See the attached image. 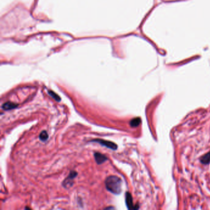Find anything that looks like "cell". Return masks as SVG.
<instances>
[{"mask_svg": "<svg viewBox=\"0 0 210 210\" xmlns=\"http://www.w3.org/2000/svg\"><path fill=\"white\" fill-rule=\"evenodd\" d=\"M141 123V119L139 117H137V118H134L133 119H132L130 121L129 125L131 127H137L138 126H139V125Z\"/></svg>", "mask_w": 210, "mask_h": 210, "instance_id": "8", "label": "cell"}, {"mask_svg": "<svg viewBox=\"0 0 210 210\" xmlns=\"http://www.w3.org/2000/svg\"><path fill=\"white\" fill-rule=\"evenodd\" d=\"M78 173L75 171H70L69 176L63 181L62 185L64 187L69 188L72 186L73 184V180L77 177Z\"/></svg>", "mask_w": 210, "mask_h": 210, "instance_id": "3", "label": "cell"}, {"mask_svg": "<svg viewBox=\"0 0 210 210\" xmlns=\"http://www.w3.org/2000/svg\"><path fill=\"white\" fill-rule=\"evenodd\" d=\"M48 137H49L48 134V133H47L46 131H42L41 133H40V136H39L40 139L42 141H43V142L47 141L48 139Z\"/></svg>", "mask_w": 210, "mask_h": 210, "instance_id": "9", "label": "cell"}, {"mask_svg": "<svg viewBox=\"0 0 210 210\" xmlns=\"http://www.w3.org/2000/svg\"><path fill=\"white\" fill-rule=\"evenodd\" d=\"M94 156L95 160L98 164H101L108 160L107 157L105 155L99 152H95L94 154Z\"/></svg>", "mask_w": 210, "mask_h": 210, "instance_id": "5", "label": "cell"}, {"mask_svg": "<svg viewBox=\"0 0 210 210\" xmlns=\"http://www.w3.org/2000/svg\"><path fill=\"white\" fill-rule=\"evenodd\" d=\"M48 94H49L53 99H54V100H56L57 102H60V101H61V97H60L56 93H54V91H48Z\"/></svg>", "mask_w": 210, "mask_h": 210, "instance_id": "10", "label": "cell"}, {"mask_svg": "<svg viewBox=\"0 0 210 210\" xmlns=\"http://www.w3.org/2000/svg\"><path fill=\"white\" fill-rule=\"evenodd\" d=\"M91 142H97L100 144L101 145L106 147L110 149H112L113 150H116L118 148L117 145L116 144H115L113 142L111 141H105V140H103V139H94L92 140Z\"/></svg>", "mask_w": 210, "mask_h": 210, "instance_id": "2", "label": "cell"}, {"mask_svg": "<svg viewBox=\"0 0 210 210\" xmlns=\"http://www.w3.org/2000/svg\"><path fill=\"white\" fill-rule=\"evenodd\" d=\"M18 106V104L11 102H7L5 104H3L2 105V109H3L4 110L8 111V110H11L13 109H14L16 108H17Z\"/></svg>", "mask_w": 210, "mask_h": 210, "instance_id": "6", "label": "cell"}, {"mask_svg": "<svg viewBox=\"0 0 210 210\" xmlns=\"http://www.w3.org/2000/svg\"><path fill=\"white\" fill-rule=\"evenodd\" d=\"M125 200H126V204L129 209H139V206L136 205L134 206L133 204V199L132 197L131 194L129 192L126 193L125 196Z\"/></svg>", "mask_w": 210, "mask_h": 210, "instance_id": "4", "label": "cell"}, {"mask_svg": "<svg viewBox=\"0 0 210 210\" xmlns=\"http://www.w3.org/2000/svg\"><path fill=\"white\" fill-rule=\"evenodd\" d=\"M105 187L108 191L115 195H119L121 192L122 181L120 178L115 176L108 177L105 181Z\"/></svg>", "mask_w": 210, "mask_h": 210, "instance_id": "1", "label": "cell"}, {"mask_svg": "<svg viewBox=\"0 0 210 210\" xmlns=\"http://www.w3.org/2000/svg\"><path fill=\"white\" fill-rule=\"evenodd\" d=\"M200 161L203 164H208L210 163V151L200 158Z\"/></svg>", "mask_w": 210, "mask_h": 210, "instance_id": "7", "label": "cell"}]
</instances>
